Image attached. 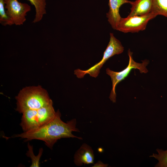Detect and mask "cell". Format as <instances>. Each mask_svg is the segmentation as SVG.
Returning <instances> with one entry per match:
<instances>
[{"mask_svg":"<svg viewBox=\"0 0 167 167\" xmlns=\"http://www.w3.org/2000/svg\"><path fill=\"white\" fill-rule=\"evenodd\" d=\"M56 113L53 102L39 109L26 110L22 113L20 125L24 132L40 127L52 120Z\"/></svg>","mask_w":167,"mask_h":167,"instance_id":"3","label":"cell"},{"mask_svg":"<svg viewBox=\"0 0 167 167\" xmlns=\"http://www.w3.org/2000/svg\"><path fill=\"white\" fill-rule=\"evenodd\" d=\"M156 151L157 154L153 153L152 155L149 156L154 158L158 161L155 167H167V149L164 151L157 148Z\"/></svg>","mask_w":167,"mask_h":167,"instance_id":"13","label":"cell"},{"mask_svg":"<svg viewBox=\"0 0 167 167\" xmlns=\"http://www.w3.org/2000/svg\"><path fill=\"white\" fill-rule=\"evenodd\" d=\"M108 166V164L103 163L101 161H98L92 167H106Z\"/></svg>","mask_w":167,"mask_h":167,"instance_id":"16","label":"cell"},{"mask_svg":"<svg viewBox=\"0 0 167 167\" xmlns=\"http://www.w3.org/2000/svg\"><path fill=\"white\" fill-rule=\"evenodd\" d=\"M5 6V0H0V23L4 26L12 25L14 24L7 15Z\"/></svg>","mask_w":167,"mask_h":167,"instance_id":"15","label":"cell"},{"mask_svg":"<svg viewBox=\"0 0 167 167\" xmlns=\"http://www.w3.org/2000/svg\"><path fill=\"white\" fill-rule=\"evenodd\" d=\"M151 12L156 16L161 15L167 18V0H153Z\"/></svg>","mask_w":167,"mask_h":167,"instance_id":"12","label":"cell"},{"mask_svg":"<svg viewBox=\"0 0 167 167\" xmlns=\"http://www.w3.org/2000/svg\"><path fill=\"white\" fill-rule=\"evenodd\" d=\"M130 4L131 7L128 16H142L152 12L153 0H136Z\"/></svg>","mask_w":167,"mask_h":167,"instance_id":"10","label":"cell"},{"mask_svg":"<svg viewBox=\"0 0 167 167\" xmlns=\"http://www.w3.org/2000/svg\"><path fill=\"white\" fill-rule=\"evenodd\" d=\"M28 0L35 8V15L33 23H35L40 22L46 14V0Z\"/></svg>","mask_w":167,"mask_h":167,"instance_id":"11","label":"cell"},{"mask_svg":"<svg viewBox=\"0 0 167 167\" xmlns=\"http://www.w3.org/2000/svg\"><path fill=\"white\" fill-rule=\"evenodd\" d=\"M28 150L26 153V155L31 159L32 163L30 167H39V161L43 152V148H41L39 149L38 154L36 156L33 152V147L29 143H28Z\"/></svg>","mask_w":167,"mask_h":167,"instance_id":"14","label":"cell"},{"mask_svg":"<svg viewBox=\"0 0 167 167\" xmlns=\"http://www.w3.org/2000/svg\"><path fill=\"white\" fill-rule=\"evenodd\" d=\"M75 119L65 122L61 119V114L59 110L55 117L44 125L37 128L17 134L10 138L19 137L25 139V141L33 139L42 140L45 145L52 149L58 140L62 138H82L73 135V131L79 132L76 127Z\"/></svg>","mask_w":167,"mask_h":167,"instance_id":"1","label":"cell"},{"mask_svg":"<svg viewBox=\"0 0 167 167\" xmlns=\"http://www.w3.org/2000/svg\"><path fill=\"white\" fill-rule=\"evenodd\" d=\"M128 54L129 57V63L124 70L119 72L113 71L109 68L106 70V73L110 76L112 82V88L109 98L113 103H115L116 101L115 89L117 84L126 78L132 69H138L141 73H146L148 72L146 68L149 62L148 60H144L142 61L141 63L136 62L133 58L132 53L130 49L128 50Z\"/></svg>","mask_w":167,"mask_h":167,"instance_id":"5","label":"cell"},{"mask_svg":"<svg viewBox=\"0 0 167 167\" xmlns=\"http://www.w3.org/2000/svg\"><path fill=\"white\" fill-rule=\"evenodd\" d=\"M124 49V47L120 41L114 36L113 33H110L109 43L104 52L101 60L87 70H83L79 69H76L74 72L75 75L79 78H83L87 74H89L92 77H97L105 63L114 55L122 53Z\"/></svg>","mask_w":167,"mask_h":167,"instance_id":"4","label":"cell"},{"mask_svg":"<svg viewBox=\"0 0 167 167\" xmlns=\"http://www.w3.org/2000/svg\"><path fill=\"white\" fill-rule=\"evenodd\" d=\"M156 17L152 12L142 16H128L121 18L117 30L124 33L138 32L145 30L148 22Z\"/></svg>","mask_w":167,"mask_h":167,"instance_id":"6","label":"cell"},{"mask_svg":"<svg viewBox=\"0 0 167 167\" xmlns=\"http://www.w3.org/2000/svg\"><path fill=\"white\" fill-rule=\"evenodd\" d=\"M94 158L92 148L87 144L84 143L75 154L74 162L78 166H82L83 164H93Z\"/></svg>","mask_w":167,"mask_h":167,"instance_id":"9","label":"cell"},{"mask_svg":"<svg viewBox=\"0 0 167 167\" xmlns=\"http://www.w3.org/2000/svg\"><path fill=\"white\" fill-rule=\"evenodd\" d=\"M5 8L8 16L14 24L21 25L25 22L27 13L31 10L27 3H22L18 0H5Z\"/></svg>","mask_w":167,"mask_h":167,"instance_id":"7","label":"cell"},{"mask_svg":"<svg viewBox=\"0 0 167 167\" xmlns=\"http://www.w3.org/2000/svg\"><path fill=\"white\" fill-rule=\"evenodd\" d=\"M16 111L20 113L29 109H36L47 106L53 102L46 90L40 86L23 88L15 97Z\"/></svg>","mask_w":167,"mask_h":167,"instance_id":"2","label":"cell"},{"mask_svg":"<svg viewBox=\"0 0 167 167\" xmlns=\"http://www.w3.org/2000/svg\"><path fill=\"white\" fill-rule=\"evenodd\" d=\"M131 1L128 0H109V10L106 14L108 20L112 28L116 30L118 25L121 17L119 13V8L123 4H130Z\"/></svg>","mask_w":167,"mask_h":167,"instance_id":"8","label":"cell"}]
</instances>
